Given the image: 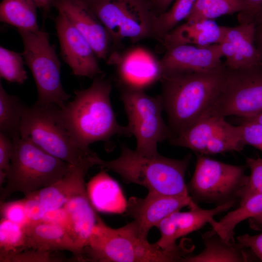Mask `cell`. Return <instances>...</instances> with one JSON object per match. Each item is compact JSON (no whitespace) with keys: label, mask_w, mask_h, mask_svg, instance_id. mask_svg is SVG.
I'll return each instance as SVG.
<instances>
[{"label":"cell","mask_w":262,"mask_h":262,"mask_svg":"<svg viewBox=\"0 0 262 262\" xmlns=\"http://www.w3.org/2000/svg\"><path fill=\"white\" fill-rule=\"evenodd\" d=\"M24 226L4 218L0 222V256L22 251L26 248Z\"/></svg>","instance_id":"31"},{"label":"cell","mask_w":262,"mask_h":262,"mask_svg":"<svg viewBox=\"0 0 262 262\" xmlns=\"http://www.w3.org/2000/svg\"><path fill=\"white\" fill-rule=\"evenodd\" d=\"M26 248L52 252L66 250L82 260V252L63 226L43 220L31 221L24 226Z\"/></svg>","instance_id":"19"},{"label":"cell","mask_w":262,"mask_h":262,"mask_svg":"<svg viewBox=\"0 0 262 262\" xmlns=\"http://www.w3.org/2000/svg\"><path fill=\"white\" fill-rule=\"evenodd\" d=\"M159 60L162 74L185 72H206L226 66L220 44L199 47L178 44L165 48Z\"/></svg>","instance_id":"13"},{"label":"cell","mask_w":262,"mask_h":262,"mask_svg":"<svg viewBox=\"0 0 262 262\" xmlns=\"http://www.w3.org/2000/svg\"><path fill=\"white\" fill-rule=\"evenodd\" d=\"M254 11L255 15L262 7V0H242Z\"/></svg>","instance_id":"44"},{"label":"cell","mask_w":262,"mask_h":262,"mask_svg":"<svg viewBox=\"0 0 262 262\" xmlns=\"http://www.w3.org/2000/svg\"><path fill=\"white\" fill-rule=\"evenodd\" d=\"M174 0H150L153 13L157 17L167 11Z\"/></svg>","instance_id":"42"},{"label":"cell","mask_w":262,"mask_h":262,"mask_svg":"<svg viewBox=\"0 0 262 262\" xmlns=\"http://www.w3.org/2000/svg\"><path fill=\"white\" fill-rule=\"evenodd\" d=\"M109 33L113 46L125 39L132 42L154 39L153 34L128 0H82Z\"/></svg>","instance_id":"11"},{"label":"cell","mask_w":262,"mask_h":262,"mask_svg":"<svg viewBox=\"0 0 262 262\" xmlns=\"http://www.w3.org/2000/svg\"><path fill=\"white\" fill-rule=\"evenodd\" d=\"M63 208L67 216L68 231L83 252L99 217L89 200L85 184L70 196Z\"/></svg>","instance_id":"18"},{"label":"cell","mask_w":262,"mask_h":262,"mask_svg":"<svg viewBox=\"0 0 262 262\" xmlns=\"http://www.w3.org/2000/svg\"><path fill=\"white\" fill-rule=\"evenodd\" d=\"M21 53L0 47V76L9 82L23 83L27 79Z\"/></svg>","instance_id":"33"},{"label":"cell","mask_w":262,"mask_h":262,"mask_svg":"<svg viewBox=\"0 0 262 262\" xmlns=\"http://www.w3.org/2000/svg\"><path fill=\"white\" fill-rule=\"evenodd\" d=\"M53 6L63 12L85 37L98 58H107L113 45L111 37L82 0H55Z\"/></svg>","instance_id":"16"},{"label":"cell","mask_w":262,"mask_h":262,"mask_svg":"<svg viewBox=\"0 0 262 262\" xmlns=\"http://www.w3.org/2000/svg\"><path fill=\"white\" fill-rule=\"evenodd\" d=\"M6 184L0 189V203L16 192L25 196L48 186L66 175L71 164L57 158L21 137L13 140Z\"/></svg>","instance_id":"5"},{"label":"cell","mask_w":262,"mask_h":262,"mask_svg":"<svg viewBox=\"0 0 262 262\" xmlns=\"http://www.w3.org/2000/svg\"><path fill=\"white\" fill-rule=\"evenodd\" d=\"M242 120L239 126L245 145L251 146L262 152V125L251 120Z\"/></svg>","instance_id":"36"},{"label":"cell","mask_w":262,"mask_h":262,"mask_svg":"<svg viewBox=\"0 0 262 262\" xmlns=\"http://www.w3.org/2000/svg\"><path fill=\"white\" fill-rule=\"evenodd\" d=\"M255 41L256 48L262 59V31L256 30Z\"/></svg>","instance_id":"45"},{"label":"cell","mask_w":262,"mask_h":262,"mask_svg":"<svg viewBox=\"0 0 262 262\" xmlns=\"http://www.w3.org/2000/svg\"><path fill=\"white\" fill-rule=\"evenodd\" d=\"M23 43L21 53L35 82L36 104L63 107L71 96L64 89L61 80V64L55 48L44 30L37 32L17 30Z\"/></svg>","instance_id":"6"},{"label":"cell","mask_w":262,"mask_h":262,"mask_svg":"<svg viewBox=\"0 0 262 262\" xmlns=\"http://www.w3.org/2000/svg\"><path fill=\"white\" fill-rule=\"evenodd\" d=\"M55 0H33L37 7L42 10L44 13L49 11L50 8L53 6Z\"/></svg>","instance_id":"43"},{"label":"cell","mask_w":262,"mask_h":262,"mask_svg":"<svg viewBox=\"0 0 262 262\" xmlns=\"http://www.w3.org/2000/svg\"><path fill=\"white\" fill-rule=\"evenodd\" d=\"M20 134L44 151L71 165L78 164L93 153L91 150L84 151L76 146L54 117L50 105L35 103L27 106L23 115Z\"/></svg>","instance_id":"9"},{"label":"cell","mask_w":262,"mask_h":262,"mask_svg":"<svg viewBox=\"0 0 262 262\" xmlns=\"http://www.w3.org/2000/svg\"><path fill=\"white\" fill-rule=\"evenodd\" d=\"M129 1V0H128Z\"/></svg>","instance_id":"49"},{"label":"cell","mask_w":262,"mask_h":262,"mask_svg":"<svg viewBox=\"0 0 262 262\" xmlns=\"http://www.w3.org/2000/svg\"><path fill=\"white\" fill-rule=\"evenodd\" d=\"M37 8L33 0H2L0 4V21L17 30L37 32L40 30Z\"/></svg>","instance_id":"27"},{"label":"cell","mask_w":262,"mask_h":262,"mask_svg":"<svg viewBox=\"0 0 262 262\" xmlns=\"http://www.w3.org/2000/svg\"><path fill=\"white\" fill-rule=\"evenodd\" d=\"M236 201L217 205L212 209H203L198 206L188 212H175L163 219L157 226L161 236L156 243L167 250L177 249L176 240L201 229L217 214L231 208Z\"/></svg>","instance_id":"15"},{"label":"cell","mask_w":262,"mask_h":262,"mask_svg":"<svg viewBox=\"0 0 262 262\" xmlns=\"http://www.w3.org/2000/svg\"><path fill=\"white\" fill-rule=\"evenodd\" d=\"M261 112L262 66L235 70L227 68L220 93L206 115L236 116L245 119Z\"/></svg>","instance_id":"10"},{"label":"cell","mask_w":262,"mask_h":262,"mask_svg":"<svg viewBox=\"0 0 262 262\" xmlns=\"http://www.w3.org/2000/svg\"><path fill=\"white\" fill-rule=\"evenodd\" d=\"M95 165L92 156L71 165L68 172L56 182L27 196L32 198L45 214L62 209L70 196L85 184V175Z\"/></svg>","instance_id":"17"},{"label":"cell","mask_w":262,"mask_h":262,"mask_svg":"<svg viewBox=\"0 0 262 262\" xmlns=\"http://www.w3.org/2000/svg\"><path fill=\"white\" fill-rule=\"evenodd\" d=\"M262 214V194L248 199L236 210L226 214L219 221L214 219L209 224L212 229L228 243H234V229L241 222Z\"/></svg>","instance_id":"26"},{"label":"cell","mask_w":262,"mask_h":262,"mask_svg":"<svg viewBox=\"0 0 262 262\" xmlns=\"http://www.w3.org/2000/svg\"><path fill=\"white\" fill-rule=\"evenodd\" d=\"M245 120L253 121L262 125V112L248 119H245Z\"/></svg>","instance_id":"48"},{"label":"cell","mask_w":262,"mask_h":262,"mask_svg":"<svg viewBox=\"0 0 262 262\" xmlns=\"http://www.w3.org/2000/svg\"><path fill=\"white\" fill-rule=\"evenodd\" d=\"M219 44L221 46L224 57L226 58V61L224 63L226 67L229 69H236L237 65L236 55L232 43L225 36V37Z\"/></svg>","instance_id":"41"},{"label":"cell","mask_w":262,"mask_h":262,"mask_svg":"<svg viewBox=\"0 0 262 262\" xmlns=\"http://www.w3.org/2000/svg\"><path fill=\"white\" fill-rule=\"evenodd\" d=\"M112 84L102 76L94 78L86 89L74 91L75 97L62 108L50 105L56 120L80 149L90 151L96 142L109 143L115 135L131 136L127 126L118 124L110 95Z\"/></svg>","instance_id":"1"},{"label":"cell","mask_w":262,"mask_h":262,"mask_svg":"<svg viewBox=\"0 0 262 262\" xmlns=\"http://www.w3.org/2000/svg\"><path fill=\"white\" fill-rule=\"evenodd\" d=\"M13 144L12 138L0 131V170L5 172L6 174L10 166Z\"/></svg>","instance_id":"38"},{"label":"cell","mask_w":262,"mask_h":262,"mask_svg":"<svg viewBox=\"0 0 262 262\" xmlns=\"http://www.w3.org/2000/svg\"><path fill=\"white\" fill-rule=\"evenodd\" d=\"M182 243L176 249L167 250L156 243L151 244L140 232L134 221L121 228L106 225L98 217L82 261L99 262H183L192 250Z\"/></svg>","instance_id":"3"},{"label":"cell","mask_w":262,"mask_h":262,"mask_svg":"<svg viewBox=\"0 0 262 262\" xmlns=\"http://www.w3.org/2000/svg\"><path fill=\"white\" fill-rule=\"evenodd\" d=\"M229 124L224 117L206 115L170 140L174 145L187 147L203 155L208 143Z\"/></svg>","instance_id":"24"},{"label":"cell","mask_w":262,"mask_h":262,"mask_svg":"<svg viewBox=\"0 0 262 262\" xmlns=\"http://www.w3.org/2000/svg\"><path fill=\"white\" fill-rule=\"evenodd\" d=\"M226 71L225 66L206 72L162 74L160 96L173 136L207 114L220 93Z\"/></svg>","instance_id":"2"},{"label":"cell","mask_w":262,"mask_h":262,"mask_svg":"<svg viewBox=\"0 0 262 262\" xmlns=\"http://www.w3.org/2000/svg\"><path fill=\"white\" fill-rule=\"evenodd\" d=\"M50 255V252L33 249L30 251H22L13 252L0 256V262H53L55 260Z\"/></svg>","instance_id":"37"},{"label":"cell","mask_w":262,"mask_h":262,"mask_svg":"<svg viewBox=\"0 0 262 262\" xmlns=\"http://www.w3.org/2000/svg\"><path fill=\"white\" fill-rule=\"evenodd\" d=\"M235 13L254 16V10L242 0H197L185 21L212 19Z\"/></svg>","instance_id":"28"},{"label":"cell","mask_w":262,"mask_h":262,"mask_svg":"<svg viewBox=\"0 0 262 262\" xmlns=\"http://www.w3.org/2000/svg\"><path fill=\"white\" fill-rule=\"evenodd\" d=\"M226 31V26H220L212 19L185 21L167 33L162 44L164 48L178 44L207 46L220 43Z\"/></svg>","instance_id":"21"},{"label":"cell","mask_w":262,"mask_h":262,"mask_svg":"<svg viewBox=\"0 0 262 262\" xmlns=\"http://www.w3.org/2000/svg\"><path fill=\"white\" fill-rule=\"evenodd\" d=\"M58 12L55 23L60 54L72 74L93 79L103 74L88 41L63 12Z\"/></svg>","instance_id":"12"},{"label":"cell","mask_w":262,"mask_h":262,"mask_svg":"<svg viewBox=\"0 0 262 262\" xmlns=\"http://www.w3.org/2000/svg\"><path fill=\"white\" fill-rule=\"evenodd\" d=\"M190 159L191 155L182 159L169 158L159 154L145 155L122 145L117 158L105 161L96 154L94 161L95 165L117 173L126 182L144 186L148 191L188 196L185 176Z\"/></svg>","instance_id":"4"},{"label":"cell","mask_w":262,"mask_h":262,"mask_svg":"<svg viewBox=\"0 0 262 262\" xmlns=\"http://www.w3.org/2000/svg\"><path fill=\"white\" fill-rule=\"evenodd\" d=\"M197 0H175L172 5L158 16L154 22L153 32L154 39L162 43L164 37L185 20Z\"/></svg>","instance_id":"30"},{"label":"cell","mask_w":262,"mask_h":262,"mask_svg":"<svg viewBox=\"0 0 262 262\" xmlns=\"http://www.w3.org/2000/svg\"><path fill=\"white\" fill-rule=\"evenodd\" d=\"M128 0L145 21L152 22L155 16L152 11L150 0Z\"/></svg>","instance_id":"40"},{"label":"cell","mask_w":262,"mask_h":262,"mask_svg":"<svg viewBox=\"0 0 262 262\" xmlns=\"http://www.w3.org/2000/svg\"><path fill=\"white\" fill-rule=\"evenodd\" d=\"M257 30L262 31V7L254 15L253 18Z\"/></svg>","instance_id":"46"},{"label":"cell","mask_w":262,"mask_h":262,"mask_svg":"<svg viewBox=\"0 0 262 262\" xmlns=\"http://www.w3.org/2000/svg\"><path fill=\"white\" fill-rule=\"evenodd\" d=\"M0 213L2 218L22 226L30 222L23 199L0 203Z\"/></svg>","instance_id":"35"},{"label":"cell","mask_w":262,"mask_h":262,"mask_svg":"<svg viewBox=\"0 0 262 262\" xmlns=\"http://www.w3.org/2000/svg\"><path fill=\"white\" fill-rule=\"evenodd\" d=\"M249 219L252 228L254 229H262V214Z\"/></svg>","instance_id":"47"},{"label":"cell","mask_w":262,"mask_h":262,"mask_svg":"<svg viewBox=\"0 0 262 262\" xmlns=\"http://www.w3.org/2000/svg\"><path fill=\"white\" fill-rule=\"evenodd\" d=\"M131 52L118 66V85L145 90L161 78L159 60L141 50Z\"/></svg>","instance_id":"20"},{"label":"cell","mask_w":262,"mask_h":262,"mask_svg":"<svg viewBox=\"0 0 262 262\" xmlns=\"http://www.w3.org/2000/svg\"><path fill=\"white\" fill-rule=\"evenodd\" d=\"M204 244L199 254L186 257L184 262H244L248 261L246 247L237 241L226 242L213 229L201 234Z\"/></svg>","instance_id":"25"},{"label":"cell","mask_w":262,"mask_h":262,"mask_svg":"<svg viewBox=\"0 0 262 262\" xmlns=\"http://www.w3.org/2000/svg\"><path fill=\"white\" fill-rule=\"evenodd\" d=\"M244 166L230 164L198 156L195 169L187 185L189 195L196 203L217 205L240 200L248 176Z\"/></svg>","instance_id":"8"},{"label":"cell","mask_w":262,"mask_h":262,"mask_svg":"<svg viewBox=\"0 0 262 262\" xmlns=\"http://www.w3.org/2000/svg\"><path fill=\"white\" fill-rule=\"evenodd\" d=\"M246 162L250 168V174L239 201L240 205L250 197L262 194V158H247Z\"/></svg>","instance_id":"34"},{"label":"cell","mask_w":262,"mask_h":262,"mask_svg":"<svg viewBox=\"0 0 262 262\" xmlns=\"http://www.w3.org/2000/svg\"><path fill=\"white\" fill-rule=\"evenodd\" d=\"M27 107L17 97L8 94L0 82V131L13 140L20 137L21 123Z\"/></svg>","instance_id":"29"},{"label":"cell","mask_w":262,"mask_h":262,"mask_svg":"<svg viewBox=\"0 0 262 262\" xmlns=\"http://www.w3.org/2000/svg\"><path fill=\"white\" fill-rule=\"evenodd\" d=\"M240 24L227 27L225 37L232 44L237 60L236 69L262 66V59L255 45L256 26L253 20L238 17ZM235 70V69H234Z\"/></svg>","instance_id":"23"},{"label":"cell","mask_w":262,"mask_h":262,"mask_svg":"<svg viewBox=\"0 0 262 262\" xmlns=\"http://www.w3.org/2000/svg\"><path fill=\"white\" fill-rule=\"evenodd\" d=\"M118 86L128 120L126 126L130 135L136 139L135 150L147 156L158 154V143L173 136L163 118L160 95L151 96L144 90Z\"/></svg>","instance_id":"7"},{"label":"cell","mask_w":262,"mask_h":262,"mask_svg":"<svg viewBox=\"0 0 262 262\" xmlns=\"http://www.w3.org/2000/svg\"><path fill=\"white\" fill-rule=\"evenodd\" d=\"M245 146L240 126L229 124L206 146L203 154H215L229 151H240Z\"/></svg>","instance_id":"32"},{"label":"cell","mask_w":262,"mask_h":262,"mask_svg":"<svg viewBox=\"0 0 262 262\" xmlns=\"http://www.w3.org/2000/svg\"><path fill=\"white\" fill-rule=\"evenodd\" d=\"M86 187L89 200L96 210L111 213L126 212L127 201L119 184L104 170L92 177Z\"/></svg>","instance_id":"22"},{"label":"cell","mask_w":262,"mask_h":262,"mask_svg":"<svg viewBox=\"0 0 262 262\" xmlns=\"http://www.w3.org/2000/svg\"><path fill=\"white\" fill-rule=\"evenodd\" d=\"M236 239L246 248H250L262 262V233L255 235L246 234L238 236Z\"/></svg>","instance_id":"39"},{"label":"cell","mask_w":262,"mask_h":262,"mask_svg":"<svg viewBox=\"0 0 262 262\" xmlns=\"http://www.w3.org/2000/svg\"><path fill=\"white\" fill-rule=\"evenodd\" d=\"M197 206L190 195L172 196L148 191L144 198L130 197L126 212L134 219L140 233L147 238L151 228L156 227L169 214L184 207L193 209Z\"/></svg>","instance_id":"14"}]
</instances>
